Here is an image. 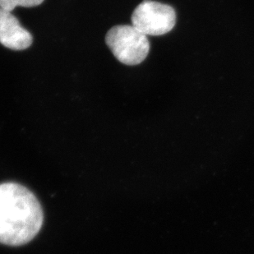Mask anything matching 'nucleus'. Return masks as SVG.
I'll use <instances>...</instances> for the list:
<instances>
[{"label":"nucleus","mask_w":254,"mask_h":254,"mask_svg":"<svg viewBox=\"0 0 254 254\" xmlns=\"http://www.w3.org/2000/svg\"><path fill=\"white\" fill-rule=\"evenodd\" d=\"M44 214L36 196L16 183L0 185V243L26 245L43 225Z\"/></svg>","instance_id":"f257e3e1"},{"label":"nucleus","mask_w":254,"mask_h":254,"mask_svg":"<svg viewBox=\"0 0 254 254\" xmlns=\"http://www.w3.org/2000/svg\"><path fill=\"white\" fill-rule=\"evenodd\" d=\"M106 42L114 56L124 64H139L150 51L147 36L132 25L112 27L106 34Z\"/></svg>","instance_id":"f03ea898"},{"label":"nucleus","mask_w":254,"mask_h":254,"mask_svg":"<svg viewBox=\"0 0 254 254\" xmlns=\"http://www.w3.org/2000/svg\"><path fill=\"white\" fill-rule=\"evenodd\" d=\"M176 23V13L171 6L145 0L132 15L133 27L146 36H162L170 32Z\"/></svg>","instance_id":"7ed1b4c3"},{"label":"nucleus","mask_w":254,"mask_h":254,"mask_svg":"<svg viewBox=\"0 0 254 254\" xmlns=\"http://www.w3.org/2000/svg\"><path fill=\"white\" fill-rule=\"evenodd\" d=\"M33 42V37L23 28L11 12L0 8V43L13 51H23Z\"/></svg>","instance_id":"20e7f679"},{"label":"nucleus","mask_w":254,"mask_h":254,"mask_svg":"<svg viewBox=\"0 0 254 254\" xmlns=\"http://www.w3.org/2000/svg\"><path fill=\"white\" fill-rule=\"evenodd\" d=\"M43 2L44 0H0V8L12 12L16 7H36Z\"/></svg>","instance_id":"39448f33"}]
</instances>
